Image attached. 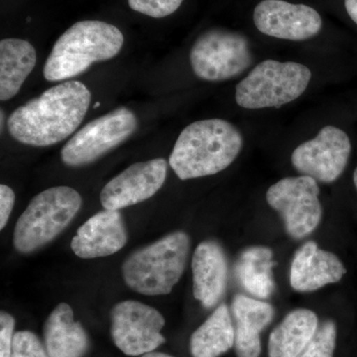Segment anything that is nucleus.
<instances>
[{
  "instance_id": "obj_1",
  "label": "nucleus",
  "mask_w": 357,
  "mask_h": 357,
  "mask_svg": "<svg viewBox=\"0 0 357 357\" xmlns=\"http://www.w3.org/2000/svg\"><path fill=\"white\" fill-rule=\"evenodd\" d=\"M91 93L81 82L67 81L17 107L7 121L11 137L34 147L57 144L81 126Z\"/></svg>"
},
{
  "instance_id": "obj_2",
  "label": "nucleus",
  "mask_w": 357,
  "mask_h": 357,
  "mask_svg": "<svg viewBox=\"0 0 357 357\" xmlns=\"http://www.w3.org/2000/svg\"><path fill=\"white\" fill-rule=\"evenodd\" d=\"M243 145V135L234 124L204 119L181 132L169 163L181 180L215 175L234 163Z\"/></svg>"
},
{
  "instance_id": "obj_3",
  "label": "nucleus",
  "mask_w": 357,
  "mask_h": 357,
  "mask_svg": "<svg viewBox=\"0 0 357 357\" xmlns=\"http://www.w3.org/2000/svg\"><path fill=\"white\" fill-rule=\"evenodd\" d=\"M123 43V34L114 25L79 21L54 44L45 63L44 77L48 82H62L79 76L95 63L114 58Z\"/></svg>"
},
{
  "instance_id": "obj_4",
  "label": "nucleus",
  "mask_w": 357,
  "mask_h": 357,
  "mask_svg": "<svg viewBox=\"0 0 357 357\" xmlns=\"http://www.w3.org/2000/svg\"><path fill=\"white\" fill-rule=\"evenodd\" d=\"M190 245L185 232L175 231L135 251L122 265L124 282L142 295L171 293L184 273Z\"/></svg>"
},
{
  "instance_id": "obj_5",
  "label": "nucleus",
  "mask_w": 357,
  "mask_h": 357,
  "mask_svg": "<svg viewBox=\"0 0 357 357\" xmlns=\"http://www.w3.org/2000/svg\"><path fill=\"white\" fill-rule=\"evenodd\" d=\"M81 195L70 187H54L33 198L18 218L13 244L20 253H31L55 239L81 208Z\"/></svg>"
},
{
  "instance_id": "obj_6",
  "label": "nucleus",
  "mask_w": 357,
  "mask_h": 357,
  "mask_svg": "<svg viewBox=\"0 0 357 357\" xmlns=\"http://www.w3.org/2000/svg\"><path fill=\"white\" fill-rule=\"evenodd\" d=\"M311 79V70L299 63L263 61L237 84L236 100L246 109H279L300 98Z\"/></svg>"
},
{
  "instance_id": "obj_7",
  "label": "nucleus",
  "mask_w": 357,
  "mask_h": 357,
  "mask_svg": "<svg viewBox=\"0 0 357 357\" xmlns=\"http://www.w3.org/2000/svg\"><path fill=\"white\" fill-rule=\"evenodd\" d=\"M248 40L239 33L215 28L203 33L190 52L195 75L206 82L241 76L252 64Z\"/></svg>"
},
{
  "instance_id": "obj_8",
  "label": "nucleus",
  "mask_w": 357,
  "mask_h": 357,
  "mask_svg": "<svg viewBox=\"0 0 357 357\" xmlns=\"http://www.w3.org/2000/svg\"><path fill=\"white\" fill-rule=\"evenodd\" d=\"M132 110L119 107L89 122L63 147L61 158L65 165H89L119 146L137 129Z\"/></svg>"
},
{
  "instance_id": "obj_9",
  "label": "nucleus",
  "mask_w": 357,
  "mask_h": 357,
  "mask_svg": "<svg viewBox=\"0 0 357 357\" xmlns=\"http://www.w3.org/2000/svg\"><path fill=\"white\" fill-rule=\"evenodd\" d=\"M317 181L307 176L282 178L268 189L267 203L280 213L286 231L295 239L304 238L321 222V202Z\"/></svg>"
},
{
  "instance_id": "obj_10",
  "label": "nucleus",
  "mask_w": 357,
  "mask_h": 357,
  "mask_svg": "<svg viewBox=\"0 0 357 357\" xmlns=\"http://www.w3.org/2000/svg\"><path fill=\"white\" fill-rule=\"evenodd\" d=\"M164 326L165 319L156 309L138 301H123L112 311V340L126 356H142L158 349L166 342Z\"/></svg>"
},
{
  "instance_id": "obj_11",
  "label": "nucleus",
  "mask_w": 357,
  "mask_h": 357,
  "mask_svg": "<svg viewBox=\"0 0 357 357\" xmlns=\"http://www.w3.org/2000/svg\"><path fill=\"white\" fill-rule=\"evenodd\" d=\"M349 136L335 126H325L314 139L299 145L292 154L298 172L317 182L333 183L342 176L351 156Z\"/></svg>"
},
{
  "instance_id": "obj_12",
  "label": "nucleus",
  "mask_w": 357,
  "mask_h": 357,
  "mask_svg": "<svg viewBox=\"0 0 357 357\" xmlns=\"http://www.w3.org/2000/svg\"><path fill=\"white\" fill-rule=\"evenodd\" d=\"M253 21L263 34L291 41L311 39L323 26L318 11L312 7L284 0H263L255 7Z\"/></svg>"
},
{
  "instance_id": "obj_13",
  "label": "nucleus",
  "mask_w": 357,
  "mask_h": 357,
  "mask_svg": "<svg viewBox=\"0 0 357 357\" xmlns=\"http://www.w3.org/2000/svg\"><path fill=\"white\" fill-rule=\"evenodd\" d=\"M168 165L158 158L133 164L112 178L100 192L105 210L119 211L153 197L166 180Z\"/></svg>"
},
{
  "instance_id": "obj_14",
  "label": "nucleus",
  "mask_w": 357,
  "mask_h": 357,
  "mask_svg": "<svg viewBox=\"0 0 357 357\" xmlns=\"http://www.w3.org/2000/svg\"><path fill=\"white\" fill-rule=\"evenodd\" d=\"M128 243V232L119 211L96 213L77 229L70 248L84 259L114 255Z\"/></svg>"
},
{
  "instance_id": "obj_15",
  "label": "nucleus",
  "mask_w": 357,
  "mask_h": 357,
  "mask_svg": "<svg viewBox=\"0 0 357 357\" xmlns=\"http://www.w3.org/2000/svg\"><path fill=\"white\" fill-rule=\"evenodd\" d=\"M347 273L340 258L307 241L296 251L290 270V284L298 292H312L337 283Z\"/></svg>"
},
{
  "instance_id": "obj_16",
  "label": "nucleus",
  "mask_w": 357,
  "mask_h": 357,
  "mask_svg": "<svg viewBox=\"0 0 357 357\" xmlns=\"http://www.w3.org/2000/svg\"><path fill=\"white\" fill-rule=\"evenodd\" d=\"M194 297L206 309L217 306L227 289V261L222 246L213 241L199 243L192 260Z\"/></svg>"
},
{
  "instance_id": "obj_17",
  "label": "nucleus",
  "mask_w": 357,
  "mask_h": 357,
  "mask_svg": "<svg viewBox=\"0 0 357 357\" xmlns=\"http://www.w3.org/2000/svg\"><path fill=\"white\" fill-rule=\"evenodd\" d=\"M231 314L237 357H259L260 333L273 319V307L264 301L241 294L232 301Z\"/></svg>"
},
{
  "instance_id": "obj_18",
  "label": "nucleus",
  "mask_w": 357,
  "mask_h": 357,
  "mask_svg": "<svg viewBox=\"0 0 357 357\" xmlns=\"http://www.w3.org/2000/svg\"><path fill=\"white\" fill-rule=\"evenodd\" d=\"M44 347L49 357H84L89 351L88 333L74 319V312L66 303L49 314L43 328Z\"/></svg>"
},
{
  "instance_id": "obj_19",
  "label": "nucleus",
  "mask_w": 357,
  "mask_h": 357,
  "mask_svg": "<svg viewBox=\"0 0 357 357\" xmlns=\"http://www.w3.org/2000/svg\"><path fill=\"white\" fill-rule=\"evenodd\" d=\"M37 54L31 43L23 39L0 42V100L7 102L20 91L36 66Z\"/></svg>"
},
{
  "instance_id": "obj_20",
  "label": "nucleus",
  "mask_w": 357,
  "mask_h": 357,
  "mask_svg": "<svg viewBox=\"0 0 357 357\" xmlns=\"http://www.w3.org/2000/svg\"><path fill=\"white\" fill-rule=\"evenodd\" d=\"M319 328L314 312L298 309L289 312L269 337V357H299Z\"/></svg>"
},
{
  "instance_id": "obj_21",
  "label": "nucleus",
  "mask_w": 357,
  "mask_h": 357,
  "mask_svg": "<svg viewBox=\"0 0 357 357\" xmlns=\"http://www.w3.org/2000/svg\"><path fill=\"white\" fill-rule=\"evenodd\" d=\"M273 252L264 246L246 248L239 255L236 275L241 287L256 299L266 300L275 290Z\"/></svg>"
},
{
  "instance_id": "obj_22",
  "label": "nucleus",
  "mask_w": 357,
  "mask_h": 357,
  "mask_svg": "<svg viewBox=\"0 0 357 357\" xmlns=\"http://www.w3.org/2000/svg\"><path fill=\"white\" fill-rule=\"evenodd\" d=\"M234 325L229 307L220 305L190 340L194 357H220L234 347Z\"/></svg>"
},
{
  "instance_id": "obj_23",
  "label": "nucleus",
  "mask_w": 357,
  "mask_h": 357,
  "mask_svg": "<svg viewBox=\"0 0 357 357\" xmlns=\"http://www.w3.org/2000/svg\"><path fill=\"white\" fill-rule=\"evenodd\" d=\"M337 344V326L328 319L319 325L314 337L299 357H333Z\"/></svg>"
},
{
  "instance_id": "obj_24",
  "label": "nucleus",
  "mask_w": 357,
  "mask_h": 357,
  "mask_svg": "<svg viewBox=\"0 0 357 357\" xmlns=\"http://www.w3.org/2000/svg\"><path fill=\"white\" fill-rule=\"evenodd\" d=\"M184 0H128L136 13L153 18H163L177 11Z\"/></svg>"
},
{
  "instance_id": "obj_25",
  "label": "nucleus",
  "mask_w": 357,
  "mask_h": 357,
  "mask_svg": "<svg viewBox=\"0 0 357 357\" xmlns=\"http://www.w3.org/2000/svg\"><path fill=\"white\" fill-rule=\"evenodd\" d=\"M10 357H49L38 337L29 331L15 333Z\"/></svg>"
},
{
  "instance_id": "obj_26",
  "label": "nucleus",
  "mask_w": 357,
  "mask_h": 357,
  "mask_svg": "<svg viewBox=\"0 0 357 357\" xmlns=\"http://www.w3.org/2000/svg\"><path fill=\"white\" fill-rule=\"evenodd\" d=\"M15 319L8 312H0V357H10Z\"/></svg>"
},
{
  "instance_id": "obj_27",
  "label": "nucleus",
  "mask_w": 357,
  "mask_h": 357,
  "mask_svg": "<svg viewBox=\"0 0 357 357\" xmlns=\"http://www.w3.org/2000/svg\"><path fill=\"white\" fill-rule=\"evenodd\" d=\"M15 194L8 185H0V229H3L8 222L11 211H13Z\"/></svg>"
},
{
  "instance_id": "obj_28",
  "label": "nucleus",
  "mask_w": 357,
  "mask_h": 357,
  "mask_svg": "<svg viewBox=\"0 0 357 357\" xmlns=\"http://www.w3.org/2000/svg\"><path fill=\"white\" fill-rule=\"evenodd\" d=\"M345 9L356 24H357V0H344Z\"/></svg>"
},
{
  "instance_id": "obj_29",
  "label": "nucleus",
  "mask_w": 357,
  "mask_h": 357,
  "mask_svg": "<svg viewBox=\"0 0 357 357\" xmlns=\"http://www.w3.org/2000/svg\"><path fill=\"white\" fill-rule=\"evenodd\" d=\"M141 357H174L172 356H169V354H162V352H156L152 351L149 352V354H144Z\"/></svg>"
},
{
  "instance_id": "obj_30",
  "label": "nucleus",
  "mask_w": 357,
  "mask_h": 357,
  "mask_svg": "<svg viewBox=\"0 0 357 357\" xmlns=\"http://www.w3.org/2000/svg\"><path fill=\"white\" fill-rule=\"evenodd\" d=\"M354 185H356V188L357 190V167H356V171H354Z\"/></svg>"
},
{
  "instance_id": "obj_31",
  "label": "nucleus",
  "mask_w": 357,
  "mask_h": 357,
  "mask_svg": "<svg viewBox=\"0 0 357 357\" xmlns=\"http://www.w3.org/2000/svg\"><path fill=\"white\" fill-rule=\"evenodd\" d=\"M4 119H6V116H4V115H3V110H1V131H2V129H3Z\"/></svg>"
},
{
  "instance_id": "obj_32",
  "label": "nucleus",
  "mask_w": 357,
  "mask_h": 357,
  "mask_svg": "<svg viewBox=\"0 0 357 357\" xmlns=\"http://www.w3.org/2000/svg\"><path fill=\"white\" fill-rule=\"evenodd\" d=\"M98 105H100V103H96V105H95V107H98Z\"/></svg>"
}]
</instances>
